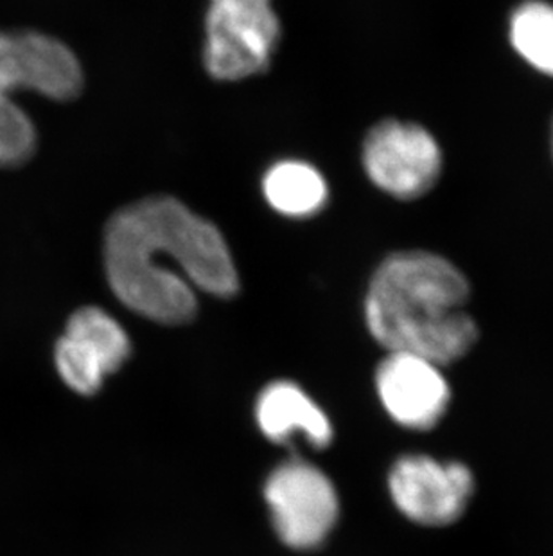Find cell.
Returning <instances> with one entry per match:
<instances>
[{"label":"cell","mask_w":553,"mask_h":556,"mask_svg":"<svg viewBox=\"0 0 553 556\" xmlns=\"http://www.w3.org/2000/svg\"><path fill=\"white\" fill-rule=\"evenodd\" d=\"M106 279L123 305L163 325L196 315L194 289L218 298L240 290L220 229L172 197H150L112 216L105 231Z\"/></svg>","instance_id":"1"},{"label":"cell","mask_w":553,"mask_h":556,"mask_svg":"<svg viewBox=\"0 0 553 556\" xmlns=\"http://www.w3.org/2000/svg\"><path fill=\"white\" fill-rule=\"evenodd\" d=\"M471 285L464 273L434 252L391 254L372 276L365 320L388 352H402L449 366L478 342L467 312Z\"/></svg>","instance_id":"2"},{"label":"cell","mask_w":553,"mask_h":556,"mask_svg":"<svg viewBox=\"0 0 553 556\" xmlns=\"http://www.w3.org/2000/svg\"><path fill=\"white\" fill-rule=\"evenodd\" d=\"M204 62L220 81H240L270 67L281 38L272 0H209Z\"/></svg>","instance_id":"3"},{"label":"cell","mask_w":553,"mask_h":556,"mask_svg":"<svg viewBox=\"0 0 553 556\" xmlns=\"http://www.w3.org/2000/svg\"><path fill=\"white\" fill-rule=\"evenodd\" d=\"M475 473L465 463L404 454L391 465L388 490L397 509L415 525L442 528L465 514L475 495Z\"/></svg>","instance_id":"4"},{"label":"cell","mask_w":553,"mask_h":556,"mask_svg":"<svg viewBox=\"0 0 553 556\" xmlns=\"http://www.w3.org/2000/svg\"><path fill=\"white\" fill-rule=\"evenodd\" d=\"M265 497L276 535L295 549L320 546L338 519L334 484L322 470L303 459H290L276 467L265 484Z\"/></svg>","instance_id":"5"},{"label":"cell","mask_w":553,"mask_h":556,"mask_svg":"<svg viewBox=\"0 0 553 556\" xmlns=\"http://www.w3.org/2000/svg\"><path fill=\"white\" fill-rule=\"evenodd\" d=\"M363 168L372 185L399 200L428 193L442 172L439 142L415 123H377L363 142Z\"/></svg>","instance_id":"6"},{"label":"cell","mask_w":553,"mask_h":556,"mask_svg":"<svg viewBox=\"0 0 553 556\" xmlns=\"http://www.w3.org/2000/svg\"><path fill=\"white\" fill-rule=\"evenodd\" d=\"M78 56L38 31H0V87L5 92L33 90L49 100H74L83 89Z\"/></svg>","instance_id":"7"},{"label":"cell","mask_w":553,"mask_h":556,"mask_svg":"<svg viewBox=\"0 0 553 556\" xmlns=\"http://www.w3.org/2000/svg\"><path fill=\"white\" fill-rule=\"evenodd\" d=\"M131 353L130 337L108 312L83 306L74 312L57 341V372L79 394H94L106 375L117 371Z\"/></svg>","instance_id":"8"},{"label":"cell","mask_w":553,"mask_h":556,"mask_svg":"<svg viewBox=\"0 0 553 556\" xmlns=\"http://www.w3.org/2000/svg\"><path fill=\"white\" fill-rule=\"evenodd\" d=\"M376 389L391 420L410 431L434 429L451 402L442 366L412 353L388 352L376 369Z\"/></svg>","instance_id":"9"},{"label":"cell","mask_w":553,"mask_h":556,"mask_svg":"<svg viewBox=\"0 0 553 556\" xmlns=\"http://www.w3.org/2000/svg\"><path fill=\"white\" fill-rule=\"evenodd\" d=\"M257 426L273 443H286L295 434L308 438L313 446H327L333 426L324 410L293 382H273L262 389L256 404Z\"/></svg>","instance_id":"10"},{"label":"cell","mask_w":553,"mask_h":556,"mask_svg":"<svg viewBox=\"0 0 553 556\" xmlns=\"http://www.w3.org/2000/svg\"><path fill=\"white\" fill-rule=\"evenodd\" d=\"M262 193L279 215L309 218L319 215L330 200L324 175L304 161H279L262 177Z\"/></svg>","instance_id":"11"},{"label":"cell","mask_w":553,"mask_h":556,"mask_svg":"<svg viewBox=\"0 0 553 556\" xmlns=\"http://www.w3.org/2000/svg\"><path fill=\"white\" fill-rule=\"evenodd\" d=\"M511 42L523 60L553 78V5H519L511 18Z\"/></svg>","instance_id":"12"},{"label":"cell","mask_w":553,"mask_h":556,"mask_svg":"<svg viewBox=\"0 0 553 556\" xmlns=\"http://www.w3.org/2000/svg\"><path fill=\"white\" fill-rule=\"evenodd\" d=\"M37 130L26 112L0 87V168L21 166L33 157Z\"/></svg>","instance_id":"13"},{"label":"cell","mask_w":553,"mask_h":556,"mask_svg":"<svg viewBox=\"0 0 553 556\" xmlns=\"http://www.w3.org/2000/svg\"><path fill=\"white\" fill-rule=\"evenodd\" d=\"M552 152H553V125H552Z\"/></svg>","instance_id":"14"}]
</instances>
